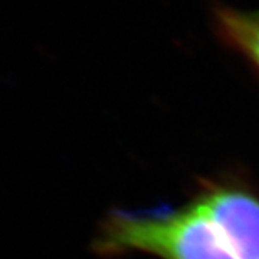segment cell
<instances>
[{"mask_svg":"<svg viewBox=\"0 0 259 259\" xmlns=\"http://www.w3.org/2000/svg\"><path fill=\"white\" fill-rule=\"evenodd\" d=\"M94 249L104 256L147 253L158 259H239L222 232L192 202L144 210H114Z\"/></svg>","mask_w":259,"mask_h":259,"instance_id":"1","label":"cell"},{"mask_svg":"<svg viewBox=\"0 0 259 259\" xmlns=\"http://www.w3.org/2000/svg\"><path fill=\"white\" fill-rule=\"evenodd\" d=\"M193 202L203 210L239 259H259V194L238 179L207 180Z\"/></svg>","mask_w":259,"mask_h":259,"instance_id":"2","label":"cell"},{"mask_svg":"<svg viewBox=\"0 0 259 259\" xmlns=\"http://www.w3.org/2000/svg\"><path fill=\"white\" fill-rule=\"evenodd\" d=\"M210 23L223 47L241 55L259 74V10L216 3L210 10Z\"/></svg>","mask_w":259,"mask_h":259,"instance_id":"3","label":"cell"}]
</instances>
